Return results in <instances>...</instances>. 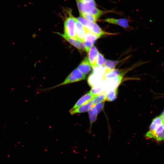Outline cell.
<instances>
[{
  "label": "cell",
  "instance_id": "1",
  "mask_svg": "<svg viewBox=\"0 0 164 164\" xmlns=\"http://www.w3.org/2000/svg\"><path fill=\"white\" fill-rule=\"evenodd\" d=\"M75 18L70 12L64 23V35L70 38H76Z\"/></svg>",
  "mask_w": 164,
  "mask_h": 164
},
{
  "label": "cell",
  "instance_id": "2",
  "mask_svg": "<svg viewBox=\"0 0 164 164\" xmlns=\"http://www.w3.org/2000/svg\"><path fill=\"white\" fill-rule=\"evenodd\" d=\"M85 78V75L82 73L78 68H76L67 76L63 82L54 87L79 81L84 80Z\"/></svg>",
  "mask_w": 164,
  "mask_h": 164
},
{
  "label": "cell",
  "instance_id": "3",
  "mask_svg": "<svg viewBox=\"0 0 164 164\" xmlns=\"http://www.w3.org/2000/svg\"><path fill=\"white\" fill-rule=\"evenodd\" d=\"M122 79V75L105 80V92L117 89Z\"/></svg>",
  "mask_w": 164,
  "mask_h": 164
},
{
  "label": "cell",
  "instance_id": "4",
  "mask_svg": "<svg viewBox=\"0 0 164 164\" xmlns=\"http://www.w3.org/2000/svg\"><path fill=\"white\" fill-rule=\"evenodd\" d=\"M145 136L148 138H153L160 141L164 140V124L162 123L155 130H149L146 134Z\"/></svg>",
  "mask_w": 164,
  "mask_h": 164
},
{
  "label": "cell",
  "instance_id": "5",
  "mask_svg": "<svg viewBox=\"0 0 164 164\" xmlns=\"http://www.w3.org/2000/svg\"><path fill=\"white\" fill-rule=\"evenodd\" d=\"M104 106V102H102L95 105L88 111L91 127L96 121L97 114L103 110Z\"/></svg>",
  "mask_w": 164,
  "mask_h": 164
},
{
  "label": "cell",
  "instance_id": "6",
  "mask_svg": "<svg viewBox=\"0 0 164 164\" xmlns=\"http://www.w3.org/2000/svg\"><path fill=\"white\" fill-rule=\"evenodd\" d=\"M86 29L84 43L85 46V50L88 52L90 48L93 45L95 41L99 38L100 36L94 34Z\"/></svg>",
  "mask_w": 164,
  "mask_h": 164
},
{
  "label": "cell",
  "instance_id": "7",
  "mask_svg": "<svg viewBox=\"0 0 164 164\" xmlns=\"http://www.w3.org/2000/svg\"><path fill=\"white\" fill-rule=\"evenodd\" d=\"M56 33L62 36L70 44L80 50H85V46L84 42L76 38L68 37L64 34H61L59 32H56Z\"/></svg>",
  "mask_w": 164,
  "mask_h": 164
},
{
  "label": "cell",
  "instance_id": "8",
  "mask_svg": "<svg viewBox=\"0 0 164 164\" xmlns=\"http://www.w3.org/2000/svg\"><path fill=\"white\" fill-rule=\"evenodd\" d=\"M92 100L88 102L73 109H70L69 112L71 115L82 113L88 111L94 105Z\"/></svg>",
  "mask_w": 164,
  "mask_h": 164
},
{
  "label": "cell",
  "instance_id": "9",
  "mask_svg": "<svg viewBox=\"0 0 164 164\" xmlns=\"http://www.w3.org/2000/svg\"><path fill=\"white\" fill-rule=\"evenodd\" d=\"M96 96L92 94L89 91L81 97L70 109H74L88 102Z\"/></svg>",
  "mask_w": 164,
  "mask_h": 164
},
{
  "label": "cell",
  "instance_id": "10",
  "mask_svg": "<svg viewBox=\"0 0 164 164\" xmlns=\"http://www.w3.org/2000/svg\"><path fill=\"white\" fill-rule=\"evenodd\" d=\"M75 32L76 38L84 42L86 32L85 28L75 18Z\"/></svg>",
  "mask_w": 164,
  "mask_h": 164
},
{
  "label": "cell",
  "instance_id": "11",
  "mask_svg": "<svg viewBox=\"0 0 164 164\" xmlns=\"http://www.w3.org/2000/svg\"><path fill=\"white\" fill-rule=\"evenodd\" d=\"M87 57L92 67L96 66V60L99 52L97 48L94 46H92L90 48L88 52Z\"/></svg>",
  "mask_w": 164,
  "mask_h": 164
},
{
  "label": "cell",
  "instance_id": "12",
  "mask_svg": "<svg viewBox=\"0 0 164 164\" xmlns=\"http://www.w3.org/2000/svg\"><path fill=\"white\" fill-rule=\"evenodd\" d=\"M103 21L119 25L125 28H129L128 20L126 19H115L108 18L103 20Z\"/></svg>",
  "mask_w": 164,
  "mask_h": 164
},
{
  "label": "cell",
  "instance_id": "13",
  "mask_svg": "<svg viewBox=\"0 0 164 164\" xmlns=\"http://www.w3.org/2000/svg\"><path fill=\"white\" fill-rule=\"evenodd\" d=\"M105 87V80L103 79L92 87L90 92L94 95H97L104 92Z\"/></svg>",
  "mask_w": 164,
  "mask_h": 164
},
{
  "label": "cell",
  "instance_id": "14",
  "mask_svg": "<svg viewBox=\"0 0 164 164\" xmlns=\"http://www.w3.org/2000/svg\"><path fill=\"white\" fill-rule=\"evenodd\" d=\"M91 67L88 57H86L79 65L78 69L82 73L86 75L90 71Z\"/></svg>",
  "mask_w": 164,
  "mask_h": 164
},
{
  "label": "cell",
  "instance_id": "15",
  "mask_svg": "<svg viewBox=\"0 0 164 164\" xmlns=\"http://www.w3.org/2000/svg\"><path fill=\"white\" fill-rule=\"evenodd\" d=\"M103 77L98 74L92 72L88 77V84L91 87H92L103 79Z\"/></svg>",
  "mask_w": 164,
  "mask_h": 164
},
{
  "label": "cell",
  "instance_id": "16",
  "mask_svg": "<svg viewBox=\"0 0 164 164\" xmlns=\"http://www.w3.org/2000/svg\"><path fill=\"white\" fill-rule=\"evenodd\" d=\"M95 6V2L94 0L89 2H83L82 7L83 13L91 14L96 7Z\"/></svg>",
  "mask_w": 164,
  "mask_h": 164
},
{
  "label": "cell",
  "instance_id": "17",
  "mask_svg": "<svg viewBox=\"0 0 164 164\" xmlns=\"http://www.w3.org/2000/svg\"><path fill=\"white\" fill-rule=\"evenodd\" d=\"M87 30L94 34L100 37L102 35L105 34L111 35L113 34H114L112 33H110L103 31L95 23H94L93 27L91 29Z\"/></svg>",
  "mask_w": 164,
  "mask_h": 164
},
{
  "label": "cell",
  "instance_id": "18",
  "mask_svg": "<svg viewBox=\"0 0 164 164\" xmlns=\"http://www.w3.org/2000/svg\"><path fill=\"white\" fill-rule=\"evenodd\" d=\"M121 70L118 69H113L107 71L104 75L103 79H107L114 78L122 75Z\"/></svg>",
  "mask_w": 164,
  "mask_h": 164
},
{
  "label": "cell",
  "instance_id": "19",
  "mask_svg": "<svg viewBox=\"0 0 164 164\" xmlns=\"http://www.w3.org/2000/svg\"><path fill=\"white\" fill-rule=\"evenodd\" d=\"M77 19L87 30L91 29L94 26V23L82 17H79Z\"/></svg>",
  "mask_w": 164,
  "mask_h": 164
},
{
  "label": "cell",
  "instance_id": "20",
  "mask_svg": "<svg viewBox=\"0 0 164 164\" xmlns=\"http://www.w3.org/2000/svg\"><path fill=\"white\" fill-rule=\"evenodd\" d=\"M163 123L160 116H157L153 119L149 127V130H155L161 124Z\"/></svg>",
  "mask_w": 164,
  "mask_h": 164
},
{
  "label": "cell",
  "instance_id": "21",
  "mask_svg": "<svg viewBox=\"0 0 164 164\" xmlns=\"http://www.w3.org/2000/svg\"><path fill=\"white\" fill-rule=\"evenodd\" d=\"M106 95L104 92L97 95L92 100V101L94 105L103 102L106 100Z\"/></svg>",
  "mask_w": 164,
  "mask_h": 164
},
{
  "label": "cell",
  "instance_id": "22",
  "mask_svg": "<svg viewBox=\"0 0 164 164\" xmlns=\"http://www.w3.org/2000/svg\"><path fill=\"white\" fill-rule=\"evenodd\" d=\"M92 68V72L97 73L103 76L106 72L107 71L106 68L104 65H96Z\"/></svg>",
  "mask_w": 164,
  "mask_h": 164
},
{
  "label": "cell",
  "instance_id": "23",
  "mask_svg": "<svg viewBox=\"0 0 164 164\" xmlns=\"http://www.w3.org/2000/svg\"><path fill=\"white\" fill-rule=\"evenodd\" d=\"M117 94V89L110 91L106 93V101H112L116 98Z\"/></svg>",
  "mask_w": 164,
  "mask_h": 164
},
{
  "label": "cell",
  "instance_id": "24",
  "mask_svg": "<svg viewBox=\"0 0 164 164\" xmlns=\"http://www.w3.org/2000/svg\"><path fill=\"white\" fill-rule=\"evenodd\" d=\"M119 61H113L110 60H106L104 66L107 71L114 69L118 63Z\"/></svg>",
  "mask_w": 164,
  "mask_h": 164
},
{
  "label": "cell",
  "instance_id": "25",
  "mask_svg": "<svg viewBox=\"0 0 164 164\" xmlns=\"http://www.w3.org/2000/svg\"><path fill=\"white\" fill-rule=\"evenodd\" d=\"M83 17L94 22L95 23L98 18L95 15L90 13H83L80 14Z\"/></svg>",
  "mask_w": 164,
  "mask_h": 164
},
{
  "label": "cell",
  "instance_id": "26",
  "mask_svg": "<svg viewBox=\"0 0 164 164\" xmlns=\"http://www.w3.org/2000/svg\"><path fill=\"white\" fill-rule=\"evenodd\" d=\"M106 60L102 54L99 53L96 60V65L97 66L104 65Z\"/></svg>",
  "mask_w": 164,
  "mask_h": 164
},
{
  "label": "cell",
  "instance_id": "27",
  "mask_svg": "<svg viewBox=\"0 0 164 164\" xmlns=\"http://www.w3.org/2000/svg\"><path fill=\"white\" fill-rule=\"evenodd\" d=\"M106 12L107 11L100 10L95 7L91 14L98 18Z\"/></svg>",
  "mask_w": 164,
  "mask_h": 164
},
{
  "label": "cell",
  "instance_id": "28",
  "mask_svg": "<svg viewBox=\"0 0 164 164\" xmlns=\"http://www.w3.org/2000/svg\"><path fill=\"white\" fill-rule=\"evenodd\" d=\"M83 2L81 0H77L78 9L80 13V14L83 13L82 9Z\"/></svg>",
  "mask_w": 164,
  "mask_h": 164
},
{
  "label": "cell",
  "instance_id": "29",
  "mask_svg": "<svg viewBox=\"0 0 164 164\" xmlns=\"http://www.w3.org/2000/svg\"><path fill=\"white\" fill-rule=\"evenodd\" d=\"M160 116L162 121L163 123L164 124V111L162 113Z\"/></svg>",
  "mask_w": 164,
  "mask_h": 164
},
{
  "label": "cell",
  "instance_id": "30",
  "mask_svg": "<svg viewBox=\"0 0 164 164\" xmlns=\"http://www.w3.org/2000/svg\"><path fill=\"white\" fill-rule=\"evenodd\" d=\"M84 2H87L91 1L93 0H81Z\"/></svg>",
  "mask_w": 164,
  "mask_h": 164
}]
</instances>
